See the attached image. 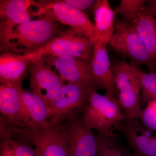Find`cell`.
<instances>
[{"label": "cell", "mask_w": 156, "mask_h": 156, "mask_svg": "<svg viewBox=\"0 0 156 156\" xmlns=\"http://www.w3.org/2000/svg\"><path fill=\"white\" fill-rule=\"evenodd\" d=\"M94 87L84 84L68 83L59 90L52 104L48 120L56 124L70 119L83 113L89 103Z\"/></svg>", "instance_id": "3"}, {"label": "cell", "mask_w": 156, "mask_h": 156, "mask_svg": "<svg viewBox=\"0 0 156 156\" xmlns=\"http://www.w3.org/2000/svg\"><path fill=\"white\" fill-rule=\"evenodd\" d=\"M44 62L54 67L63 82L84 84L94 87L89 64L69 56H42Z\"/></svg>", "instance_id": "14"}, {"label": "cell", "mask_w": 156, "mask_h": 156, "mask_svg": "<svg viewBox=\"0 0 156 156\" xmlns=\"http://www.w3.org/2000/svg\"><path fill=\"white\" fill-rule=\"evenodd\" d=\"M28 68L32 92L44 102L49 114L53 101L64 85V82L60 76L44 62L42 55L34 58Z\"/></svg>", "instance_id": "8"}, {"label": "cell", "mask_w": 156, "mask_h": 156, "mask_svg": "<svg viewBox=\"0 0 156 156\" xmlns=\"http://www.w3.org/2000/svg\"><path fill=\"white\" fill-rule=\"evenodd\" d=\"M32 0L0 1V42L3 41L16 26L31 20L29 9L35 6Z\"/></svg>", "instance_id": "16"}, {"label": "cell", "mask_w": 156, "mask_h": 156, "mask_svg": "<svg viewBox=\"0 0 156 156\" xmlns=\"http://www.w3.org/2000/svg\"><path fill=\"white\" fill-rule=\"evenodd\" d=\"M114 128L125 136L129 146L138 156H156V135L138 119L125 118Z\"/></svg>", "instance_id": "11"}, {"label": "cell", "mask_w": 156, "mask_h": 156, "mask_svg": "<svg viewBox=\"0 0 156 156\" xmlns=\"http://www.w3.org/2000/svg\"><path fill=\"white\" fill-rule=\"evenodd\" d=\"M82 114L86 125L102 135L111 133L115 125L125 119L116 98L107 93L101 95L96 90L92 92Z\"/></svg>", "instance_id": "2"}, {"label": "cell", "mask_w": 156, "mask_h": 156, "mask_svg": "<svg viewBox=\"0 0 156 156\" xmlns=\"http://www.w3.org/2000/svg\"><path fill=\"white\" fill-rule=\"evenodd\" d=\"M70 156H97V135L78 116L61 122Z\"/></svg>", "instance_id": "10"}, {"label": "cell", "mask_w": 156, "mask_h": 156, "mask_svg": "<svg viewBox=\"0 0 156 156\" xmlns=\"http://www.w3.org/2000/svg\"><path fill=\"white\" fill-rule=\"evenodd\" d=\"M139 119L142 122L144 126L148 129L156 131V114L149 107L147 106L142 110Z\"/></svg>", "instance_id": "24"}, {"label": "cell", "mask_w": 156, "mask_h": 156, "mask_svg": "<svg viewBox=\"0 0 156 156\" xmlns=\"http://www.w3.org/2000/svg\"><path fill=\"white\" fill-rule=\"evenodd\" d=\"M94 48L93 43L83 34L69 27L40 50L43 55L69 56L89 64Z\"/></svg>", "instance_id": "7"}, {"label": "cell", "mask_w": 156, "mask_h": 156, "mask_svg": "<svg viewBox=\"0 0 156 156\" xmlns=\"http://www.w3.org/2000/svg\"><path fill=\"white\" fill-rule=\"evenodd\" d=\"M32 144L23 137H18L17 140L11 138L2 139L0 156H37Z\"/></svg>", "instance_id": "21"}, {"label": "cell", "mask_w": 156, "mask_h": 156, "mask_svg": "<svg viewBox=\"0 0 156 156\" xmlns=\"http://www.w3.org/2000/svg\"><path fill=\"white\" fill-rule=\"evenodd\" d=\"M108 44L123 56L130 58V65L139 69L140 65L149 68L154 72L156 66L154 59L133 26L123 20L117 19L115 29Z\"/></svg>", "instance_id": "4"}, {"label": "cell", "mask_w": 156, "mask_h": 156, "mask_svg": "<svg viewBox=\"0 0 156 156\" xmlns=\"http://www.w3.org/2000/svg\"><path fill=\"white\" fill-rule=\"evenodd\" d=\"M146 2L144 0H121L114 11L115 14H120L124 21L132 25Z\"/></svg>", "instance_id": "23"}, {"label": "cell", "mask_w": 156, "mask_h": 156, "mask_svg": "<svg viewBox=\"0 0 156 156\" xmlns=\"http://www.w3.org/2000/svg\"><path fill=\"white\" fill-rule=\"evenodd\" d=\"M132 68L140 83V104L142 108L156 99V73H144L133 66Z\"/></svg>", "instance_id": "22"}, {"label": "cell", "mask_w": 156, "mask_h": 156, "mask_svg": "<svg viewBox=\"0 0 156 156\" xmlns=\"http://www.w3.org/2000/svg\"><path fill=\"white\" fill-rule=\"evenodd\" d=\"M21 99V109L19 117L20 128L35 131L48 125V108L42 99L32 92L20 87L18 88Z\"/></svg>", "instance_id": "12"}, {"label": "cell", "mask_w": 156, "mask_h": 156, "mask_svg": "<svg viewBox=\"0 0 156 156\" xmlns=\"http://www.w3.org/2000/svg\"><path fill=\"white\" fill-rule=\"evenodd\" d=\"M131 25L136 30L151 56L156 60V19L148 12L145 5Z\"/></svg>", "instance_id": "19"}, {"label": "cell", "mask_w": 156, "mask_h": 156, "mask_svg": "<svg viewBox=\"0 0 156 156\" xmlns=\"http://www.w3.org/2000/svg\"><path fill=\"white\" fill-rule=\"evenodd\" d=\"M62 32L58 22L41 16L16 26L0 42L1 53L27 55L39 52Z\"/></svg>", "instance_id": "1"}, {"label": "cell", "mask_w": 156, "mask_h": 156, "mask_svg": "<svg viewBox=\"0 0 156 156\" xmlns=\"http://www.w3.org/2000/svg\"><path fill=\"white\" fill-rule=\"evenodd\" d=\"M20 109L21 99L18 88L1 84V134L7 135L19 129Z\"/></svg>", "instance_id": "15"}, {"label": "cell", "mask_w": 156, "mask_h": 156, "mask_svg": "<svg viewBox=\"0 0 156 156\" xmlns=\"http://www.w3.org/2000/svg\"><path fill=\"white\" fill-rule=\"evenodd\" d=\"M37 10L32 16H45L73 27L83 34L93 43L95 41L94 24L86 12L79 10L64 0L39 1L36 2Z\"/></svg>", "instance_id": "5"}, {"label": "cell", "mask_w": 156, "mask_h": 156, "mask_svg": "<svg viewBox=\"0 0 156 156\" xmlns=\"http://www.w3.org/2000/svg\"><path fill=\"white\" fill-rule=\"evenodd\" d=\"M64 2L79 10L86 12H93L96 3L95 0H64Z\"/></svg>", "instance_id": "25"}, {"label": "cell", "mask_w": 156, "mask_h": 156, "mask_svg": "<svg viewBox=\"0 0 156 156\" xmlns=\"http://www.w3.org/2000/svg\"><path fill=\"white\" fill-rule=\"evenodd\" d=\"M42 55L40 51L27 55H18L5 52L0 56V82L19 88L22 87V81L27 68L31 61Z\"/></svg>", "instance_id": "17"}, {"label": "cell", "mask_w": 156, "mask_h": 156, "mask_svg": "<svg viewBox=\"0 0 156 156\" xmlns=\"http://www.w3.org/2000/svg\"><path fill=\"white\" fill-rule=\"evenodd\" d=\"M22 135L34 146L37 156H70L61 122H49L37 130H24Z\"/></svg>", "instance_id": "9"}, {"label": "cell", "mask_w": 156, "mask_h": 156, "mask_svg": "<svg viewBox=\"0 0 156 156\" xmlns=\"http://www.w3.org/2000/svg\"><path fill=\"white\" fill-rule=\"evenodd\" d=\"M92 81L96 89L106 90V93L118 97L107 45L96 40L92 58L89 63Z\"/></svg>", "instance_id": "13"}, {"label": "cell", "mask_w": 156, "mask_h": 156, "mask_svg": "<svg viewBox=\"0 0 156 156\" xmlns=\"http://www.w3.org/2000/svg\"><path fill=\"white\" fill-rule=\"evenodd\" d=\"M118 91V101L125 119H139L142 110L140 104V86L132 66L126 62H117L112 66Z\"/></svg>", "instance_id": "6"}, {"label": "cell", "mask_w": 156, "mask_h": 156, "mask_svg": "<svg viewBox=\"0 0 156 156\" xmlns=\"http://www.w3.org/2000/svg\"><path fill=\"white\" fill-rule=\"evenodd\" d=\"M93 14L95 41L98 40L107 45L115 29L114 11L112 9L107 0H97Z\"/></svg>", "instance_id": "18"}, {"label": "cell", "mask_w": 156, "mask_h": 156, "mask_svg": "<svg viewBox=\"0 0 156 156\" xmlns=\"http://www.w3.org/2000/svg\"><path fill=\"white\" fill-rule=\"evenodd\" d=\"M97 156H138L135 153L130 152L121 144L116 134L112 131L106 135L97 134Z\"/></svg>", "instance_id": "20"}, {"label": "cell", "mask_w": 156, "mask_h": 156, "mask_svg": "<svg viewBox=\"0 0 156 156\" xmlns=\"http://www.w3.org/2000/svg\"><path fill=\"white\" fill-rule=\"evenodd\" d=\"M147 5H146L147 9L152 15L156 16V0L147 1Z\"/></svg>", "instance_id": "26"}]
</instances>
